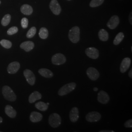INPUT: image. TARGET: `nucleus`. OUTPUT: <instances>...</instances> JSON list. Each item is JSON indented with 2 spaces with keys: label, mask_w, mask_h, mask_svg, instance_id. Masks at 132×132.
<instances>
[{
  "label": "nucleus",
  "mask_w": 132,
  "mask_h": 132,
  "mask_svg": "<svg viewBox=\"0 0 132 132\" xmlns=\"http://www.w3.org/2000/svg\"><path fill=\"white\" fill-rule=\"evenodd\" d=\"M79 118V111L77 107L71 109L70 113V119L72 122H76Z\"/></svg>",
  "instance_id": "obj_15"
},
{
  "label": "nucleus",
  "mask_w": 132,
  "mask_h": 132,
  "mask_svg": "<svg viewBox=\"0 0 132 132\" xmlns=\"http://www.w3.org/2000/svg\"><path fill=\"white\" fill-rule=\"evenodd\" d=\"M18 31V28L16 27H12L7 30V33L9 35H12L16 34Z\"/></svg>",
  "instance_id": "obj_30"
},
{
  "label": "nucleus",
  "mask_w": 132,
  "mask_h": 132,
  "mask_svg": "<svg viewBox=\"0 0 132 132\" xmlns=\"http://www.w3.org/2000/svg\"><path fill=\"white\" fill-rule=\"evenodd\" d=\"M48 122L52 127H58L61 124V118L58 114L56 113H52L49 117Z\"/></svg>",
  "instance_id": "obj_4"
},
{
  "label": "nucleus",
  "mask_w": 132,
  "mask_h": 132,
  "mask_svg": "<svg viewBox=\"0 0 132 132\" xmlns=\"http://www.w3.org/2000/svg\"><path fill=\"white\" fill-rule=\"evenodd\" d=\"M131 63V60L130 58L126 57L123 59L122 61L120 64V71L121 72L124 73L127 71L128 69L130 68Z\"/></svg>",
  "instance_id": "obj_12"
},
{
  "label": "nucleus",
  "mask_w": 132,
  "mask_h": 132,
  "mask_svg": "<svg viewBox=\"0 0 132 132\" xmlns=\"http://www.w3.org/2000/svg\"><path fill=\"white\" fill-rule=\"evenodd\" d=\"M0 44L2 47L5 48H10L12 47V43L9 41L5 39H3L0 41Z\"/></svg>",
  "instance_id": "obj_28"
},
{
  "label": "nucleus",
  "mask_w": 132,
  "mask_h": 132,
  "mask_svg": "<svg viewBox=\"0 0 132 132\" xmlns=\"http://www.w3.org/2000/svg\"><path fill=\"white\" fill-rule=\"evenodd\" d=\"M124 126L126 128L132 127V119L127 120L124 124Z\"/></svg>",
  "instance_id": "obj_32"
},
{
  "label": "nucleus",
  "mask_w": 132,
  "mask_h": 132,
  "mask_svg": "<svg viewBox=\"0 0 132 132\" xmlns=\"http://www.w3.org/2000/svg\"><path fill=\"white\" fill-rule=\"evenodd\" d=\"M130 22L131 23V24H132V12L130 15Z\"/></svg>",
  "instance_id": "obj_35"
},
{
  "label": "nucleus",
  "mask_w": 132,
  "mask_h": 132,
  "mask_svg": "<svg viewBox=\"0 0 132 132\" xmlns=\"http://www.w3.org/2000/svg\"><path fill=\"white\" fill-rule=\"evenodd\" d=\"M124 37V34L122 32L118 33L113 40V43L115 45H118L122 41Z\"/></svg>",
  "instance_id": "obj_25"
},
{
  "label": "nucleus",
  "mask_w": 132,
  "mask_h": 132,
  "mask_svg": "<svg viewBox=\"0 0 132 132\" xmlns=\"http://www.w3.org/2000/svg\"><path fill=\"white\" fill-rule=\"evenodd\" d=\"M100 132H114V131L111 130H101L100 131Z\"/></svg>",
  "instance_id": "obj_34"
},
{
  "label": "nucleus",
  "mask_w": 132,
  "mask_h": 132,
  "mask_svg": "<svg viewBox=\"0 0 132 132\" xmlns=\"http://www.w3.org/2000/svg\"><path fill=\"white\" fill-rule=\"evenodd\" d=\"M24 75L28 84L33 86L35 82V76L33 72L27 69L24 71Z\"/></svg>",
  "instance_id": "obj_9"
},
{
  "label": "nucleus",
  "mask_w": 132,
  "mask_h": 132,
  "mask_svg": "<svg viewBox=\"0 0 132 132\" xmlns=\"http://www.w3.org/2000/svg\"><path fill=\"white\" fill-rule=\"evenodd\" d=\"M21 11L23 14L24 15H30L32 14L33 12V9L30 5L25 4V5H23L21 6Z\"/></svg>",
  "instance_id": "obj_20"
},
{
  "label": "nucleus",
  "mask_w": 132,
  "mask_h": 132,
  "mask_svg": "<svg viewBox=\"0 0 132 132\" xmlns=\"http://www.w3.org/2000/svg\"><path fill=\"white\" fill-rule=\"evenodd\" d=\"M98 88H96V87H95L94 88V92H97V91H98Z\"/></svg>",
  "instance_id": "obj_36"
},
{
  "label": "nucleus",
  "mask_w": 132,
  "mask_h": 132,
  "mask_svg": "<svg viewBox=\"0 0 132 132\" xmlns=\"http://www.w3.org/2000/svg\"><path fill=\"white\" fill-rule=\"evenodd\" d=\"M30 120L32 122H38L40 121L43 118L42 114L37 112H32L30 116Z\"/></svg>",
  "instance_id": "obj_17"
},
{
  "label": "nucleus",
  "mask_w": 132,
  "mask_h": 132,
  "mask_svg": "<svg viewBox=\"0 0 132 132\" xmlns=\"http://www.w3.org/2000/svg\"><path fill=\"white\" fill-rule=\"evenodd\" d=\"M98 37L102 41H107L109 39V34L107 31L104 29H101L98 32Z\"/></svg>",
  "instance_id": "obj_22"
},
{
  "label": "nucleus",
  "mask_w": 132,
  "mask_h": 132,
  "mask_svg": "<svg viewBox=\"0 0 132 132\" xmlns=\"http://www.w3.org/2000/svg\"><path fill=\"white\" fill-rule=\"evenodd\" d=\"M68 1H70V0H68Z\"/></svg>",
  "instance_id": "obj_39"
},
{
  "label": "nucleus",
  "mask_w": 132,
  "mask_h": 132,
  "mask_svg": "<svg viewBox=\"0 0 132 132\" xmlns=\"http://www.w3.org/2000/svg\"><path fill=\"white\" fill-rule=\"evenodd\" d=\"M3 94L5 99L10 101H14L16 99V95L9 86H5L2 89Z\"/></svg>",
  "instance_id": "obj_2"
},
{
  "label": "nucleus",
  "mask_w": 132,
  "mask_h": 132,
  "mask_svg": "<svg viewBox=\"0 0 132 132\" xmlns=\"http://www.w3.org/2000/svg\"><path fill=\"white\" fill-rule=\"evenodd\" d=\"M76 86V83L74 82L69 83L64 85L59 90L58 95L60 96H64L69 94L71 92L75 89Z\"/></svg>",
  "instance_id": "obj_3"
},
{
  "label": "nucleus",
  "mask_w": 132,
  "mask_h": 132,
  "mask_svg": "<svg viewBox=\"0 0 132 132\" xmlns=\"http://www.w3.org/2000/svg\"><path fill=\"white\" fill-rule=\"evenodd\" d=\"M119 23V19L118 16L117 15L113 16L108 21L107 24L109 28L113 29L116 28Z\"/></svg>",
  "instance_id": "obj_13"
},
{
  "label": "nucleus",
  "mask_w": 132,
  "mask_h": 132,
  "mask_svg": "<svg viewBox=\"0 0 132 132\" xmlns=\"http://www.w3.org/2000/svg\"><path fill=\"white\" fill-rule=\"evenodd\" d=\"M42 98V95L38 91H35L30 94L28 98V101L30 103H33L36 101Z\"/></svg>",
  "instance_id": "obj_18"
},
{
  "label": "nucleus",
  "mask_w": 132,
  "mask_h": 132,
  "mask_svg": "<svg viewBox=\"0 0 132 132\" xmlns=\"http://www.w3.org/2000/svg\"><path fill=\"white\" fill-rule=\"evenodd\" d=\"M11 20V16L10 14H6L1 21V24L3 26H6L10 24Z\"/></svg>",
  "instance_id": "obj_26"
},
{
  "label": "nucleus",
  "mask_w": 132,
  "mask_h": 132,
  "mask_svg": "<svg viewBox=\"0 0 132 132\" xmlns=\"http://www.w3.org/2000/svg\"><path fill=\"white\" fill-rule=\"evenodd\" d=\"M5 113L10 118H13L16 116V112L10 105H7L5 107Z\"/></svg>",
  "instance_id": "obj_19"
},
{
  "label": "nucleus",
  "mask_w": 132,
  "mask_h": 132,
  "mask_svg": "<svg viewBox=\"0 0 132 132\" xmlns=\"http://www.w3.org/2000/svg\"><path fill=\"white\" fill-rule=\"evenodd\" d=\"M20 68L19 62L14 61L10 63L7 67V71L10 74H14L16 73Z\"/></svg>",
  "instance_id": "obj_14"
},
{
  "label": "nucleus",
  "mask_w": 132,
  "mask_h": 132,
  "mask_svg": "<svg viewBox=\"0 0 132 132\" xmlns=\"http://www.w3.org/2000/svg\"><path fill=\"white\" fill-rule=\"evenodd\" d=\"M50 8L52 10V13L55 15H58L61 13V9L57 0H52L50 4Z\"/></svg>",
  "instance_id": "obj_10"
},
{
  "label": "nucleus",
  "mask_w": 132,
  "mask_h": 132,
  "mask_svg": "<svg viewBox=\"0 0 132 132\" xmlns=\"http://www.w3.org/2000/svg\"><path fill=\"white\" fill-rule=\"evenodd\" d=\"M101 117V114L98 112L93 111L90 112L86 115V119L88 122H95L99 121Z\"/></svg>",
  "instance_id": "obj_6"
},
{
  "label": "nucleus",
  "mask_w": 132,
  "mask_h": 132,
  "mask_svg": "<svg viewBox=\"0 0 132 132\" xmlns=\"http://www.w3.org/2000/svg\"><path fill=\"white\" fill-rule=\"evenodd\" d=\"M35 106L39 110L41 111H46L48 109V105L47 104L41 101L36 103L35 105Z\"/></svg>",
  "instance_id": "obj_23"
},
{
  "label": "nucleus",
  "mask_w": 132,
  "mask_h": 132,
  "mask_svg": "<svg viewBox=\"0 0 132 132\" xmlns=\"http://www.w3.org/2000/svg\"><path fill=\"white\" fill-rule=\"evenodd\" d=\"M34 47V43L30 41H26L22 43L20 45V47L22 49H23L27 52H29L31 51L32 50H33Z\"/></svg>",
  "instance_id": "obj_16"
},
{
  "label": "nucleus",
  "mask_w": 132,
  "mask_h": 132,
  "mask_svg": "<svg viewBox=\"0 0 132 132\" xmlns=\"http://www.w3.org/2000/svg\"><path fill=\"white\" fill-rule=\"evenodd\" d=\"M69 38L71 42L77 43L80 40V29L76 26L71 28L69 33Z\"/></svg>",
  "instance_id": "obj_1"
},
{
  "label": "nucleus",
  "mask_w": 132,
  "mask_h": 132,
  "mask_svg": "<svg viewBox=\"0 0 132 132\" xmlns=\"http://www.w3.org/2000/svg\"><path fill=\"white\" fill-rule=\"evenodd\" d=\"M52 62L54 65H61L66 62V57L61 53H56L52 57Z\"/></svg>",
  "instance_id": "obj_5"
},
{
  "label": "nucleus",
  "mask_w": 132,
  "mask_h": 132,
  "mask_svg": "<svg viewBox=\"0 0 132 132\" xmlns=\"http://www.w3.org/2000/svg\"><path fill=\"white\" fill-rule=\"evenodd\" d=\"M86 54L90 58L93 59H96L98 58L99 55L98 50L94 47L87 48L85 51Z\"/></svg>",
  "instance_id": "obj_8"
},
{
  "label": "nucleus",
  "mask_w": 132,
  "mask_h": 132,
  "mask_svg": "<svg viewBox=\"0 0 132 132\" xmlns=\"http://www.w3.org/2000/svg\"><path fill=\"white\" fill-rule=\"evenodd\" d=\"M1 1H0V4H1Z\"/></svg>",
  "instance_id": "obj_38"
},
{
  "label": "nucleus",
  "mask_w": 132,
  "mask_h": 132,
  "mask_svg": "<svg viewBox=\"0 0 132 132\" xmlns=\"http://www.w3.org/2000/svg\"><path fill=\"white\" fill-rule=\"evenodd\" d=\"M86 73L90 79L93 81H96L99 77V71L93 67H90L88 69Z\"/></svg>",
  "instance_id": "obj_7"
},
{
  "label": "nucleus",
  "mask_w": 132,
  "mask_h": 132,
  "mask_svg": "<svg viewBox=\"0 0 132 132\" xmlns=\"http://www.w3.org/2000/svg\"><path fill=\"white\" fill-rule=\"evenodd\" d=\"M39 73L41 76H42L46 78H51L53 76V74L52 71L47 69L42 68L39 70Z\"/></svg>",
  "instance_id": "obj_21"
},
{
  "label": "nucleus",
  "mask_w": 132,
  "mask_h": 132,
  "mask_svg": "<svg viewBox=\"0 0 132 132\" xmlns=\"http://www.w3.org/2000/svg\"><path fill=\"white\" fill-rule=\"evenodd\" d=\"M21 26L23 28H27L28 27V20L27 18H23L21 20Z\"/></svg>",
  "instance_id": "obj_31"
},
{
  "label": "nucleus",
  "mask_w": 132,
  "mask_h": 132,
  "mask_svg": "<svg viewBox=\"0 0 132 132\" xmlns=\"http://www.w3.org/2000/svg\"><path fill=\"white\" fill-rule=\"evenodd\" d=\"M110 100V97L108 94L104 90L100 91L97 96V100L100 103L103 104H107Z\"/></svg>",
  "instance_id": "obj_11"
},
{
  "label": "nucleus",
  "mask_w": 132,
  "mask_h": 132,
  "mask_svg": "<svg viewBox=\"0 0 132 132\" xmlns=\"http://www.w3.org/2000/svg\"><path fill=\"white\" fill-rule=\"evenodd\" d=\"M2 122H3V118H2V117H0V123Z\"/></svg>",
  "instance_id": "obj_37"
},
{
  "label": "nucleus",
  "mask_w": 132,
  "mask_h": 132,
  "mask_svg": "<svg viewBox=\"0 0 132 132\" xmlns=\"http://www.w3.org/2000/svg\"><path fill=\"white\" fill-rule=\"evenodd\" d=\"M39 35L40 37L42 39H46L48 36V31L46 28H40L39 32Z\"/></svg>",
  "instance_id": "obj_24"
},
{
  "label": "nucleus",
  "mask_w": 132,
  "mask_h": 132,
  "mask_svg": "<svg viewBox=\"0 0 132 132\" xmlns=\"http://www.w3.org/2000/svg\"><path fill=\"white\" fill-rule=\"evenodd\" d=\"M36 33V28L35 27H33L29 29L27 34V37L28 38H32L34 36Z\"/></svg>",
  "instance_id": "obj_29"
},
{
  "label": "nucleus",
  "mask_w": 132,
  "mask_h": 132,
  "mask_svg": "<svg viewBox=\"0 0 132 132\" xmlns=\"http://www.w3.org/2000/svg\"><path fill=\"white\" fill-rule=\"evenodd\" d=\"M104 1V0H92L90 2V6L92 7H97L102 5Z\"/></svg>",
  "instance_id": "obj_27"
},
{
  "label": "nucleus",
  "mask_w": 132,
  "mask_h": 132,
  "mask_svg": "<svg viewBox=\"0 0 132 132\" xmlns=\"http://www.w3.org/2000/svg\"><path fill=\"white\" fill-rule=\"evenodd\" d=\"M129 77L131 78H132V69H131V70L129 72Z\"/></svg>",
  "instance_id": "obj_33"
}]
</instances>
